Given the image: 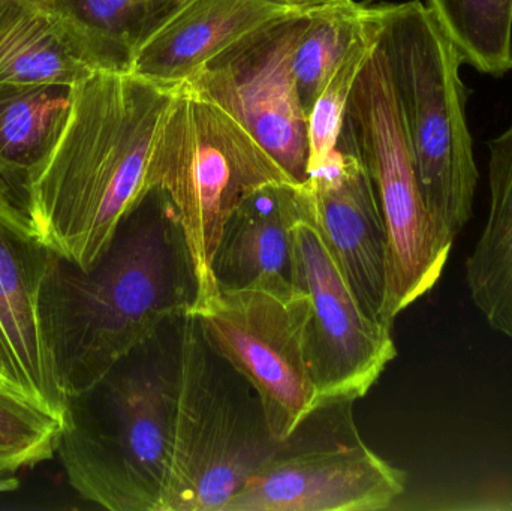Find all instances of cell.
<instances>
[{
  "mask_svg": "<svg viewBox=\"0 0 512 511\" xmlns=\"http://www.w3.org/2000/svg\"><path fill=\"white\" fill-rule=\"evenodd\" d=\"M197 296L179 219L150 192L89 269L54 255L39 297L42 333L66 399L98 383L120 360L182 317Z\"/></svg>",
  "mask_w": 512,
  "mask_h": 511,
  "instance_id": "obj_1",
  "label": "cell"
},
{
  "mask_svg": "<svg viewBox=\"0 0 512 511\" xmlns=\"http://www.w3.org/2000/svg\"><path fill=\"white\" fill-rule=\"evenodd\" d=\"M174 92L132 72L95 71L75 84L68 122L24 203L59 257L92 267L152 192L153 144Z\"/></svg>",
  "mask_w": 512,
  "mask_h": 511,
  "instance_id": "obj_2",
  "label": "cell"
},
{
  "mask_svg": "<svg viewBox=\"0 0 512 511\" xmlns=\"http://www.w3.org/2000/svg\"><path fill=\"white\" fill-rule=\"evenodd\" d=\"M182 317L167 321L98 383L66 399L56 455L74 491L102 509H164Z\"/></svg>",
  "mask_w": 512,
  "mask_h": 511,
  "instance_id": "obj_3",
  "label": "cell"
},
{
  "mask_svg": "<svg viewBox=\"0 0 512 511\" xmlns=\"http://www.w3.org/2000/svg\"><path fill=\"white\" fill-rule=\"evenodd\" d=\"M427 209L456 239L472 218L480 173L469 131L463 63L426 3L372 6Z\"/></svg>",
  "mask_w": 512,
  "mask_h": 511,
  "instance_id": "obj_4",
  "label": "cell"
},
{
  "mask_svg": "<svg viewBox=\"0 0 512 511\" xmlns=\"http://www.w3.org/2000/svg\"><path fill=\"white\" fill-rule=\"evenodd\" d=\"M149 179L179 219L197 284L195 302L218 290L213 257L231 213L262 186L294 183L230 111L189 86L176 89L162 117Z\"/></svg>",
  "mask_w": 512,
  "mask_h": 511,
  "instance_id": "obj_5",
  "label": "cell"
},
{
  "mask_svg": "<svg viewBox=\"0 0 512 511\" xmlns=\"http://www.w3.org/2000/svg\"><path fill=\"white\" fill-rule=\"evenodd\" d=\"M274 440L254 387L182 317L180 383L170 479L162 511H222L268 461Z\"/></svg>",
  "mask_w": 512,
  "mask_h": 511,
  "instance_id": "obj_6",
  "label": "cell"
},
{
  "mask_svg": "<svg viewBox=\"0 0 512 511\" xmlns=\"http://www.w3.org/2000/svg\"><path fill=\"white\" fill-rule=\"evenodd\" d=\"M337 147L361 162L375 189L387 234L382 318L393 326L400 312L438 284L454 239L438 227L427 209L379 42L358 72Z\"/></svg>",
  "mask_w": 512,
  "mask_h": 511,
  "instance_id": "obj_7",
  "label": "cell"
},
{
  "mask_svg": "<svg viewBox=\"0 0 512 511\" xmlns=\"http://www.w3.org/2000/svg\"><path fill=\"white\" fill-rule=\"evenodd\" d=\"M186 314L254 387L270 434L286 443L322 410L304 345L307 300L297 287L218 288Z\"/></svg>",
  "mask_w": 512,
  "mask_h": 511,
  "instance_id": "obj_8",
  "label": "cell"
},
{
  "mask_svg": "<svg viewBox=\"0 0 512 511\" xmlns=\"http://www.w3.org/2000/svg\"><path fill=\"white\" fill-rule=\"evenodd\" d=\"M303 194L295 222L292 284L306 296L304 345L322 408L364 398L397 350L391 324L364 311L313 221Z\"/></svg>",
  "mask_w": 512,
  "mask_h": 511,
  "instance_id": "obj_9",
  "label": "cell"
},
{
  "mask_svg": "<svg viewBox=\"0 0 512 511\" xmlns=\"http://www.w3.org/2000/svg\"><path fill=\"white\" fill-rule=\"evenodd\" d=\"M309 12L256 30L183 84L230 111L297 185L309 174V141L292 57Z\"/></svg>",
  "mask_w": 512,
  "mask_h": 511,
  "instance_id": "obj_10",
  "label": "cell"
},
{
  "mask_svg": "<svg viewBox=\"0 0 512 511\" xmlns=\"http://www.w3.org/2000/svg\"><path fill=\"white\" fill-rule=\"evenodd\" d=\"M405 471L376 455L358 435L346 443L295 447L274 456L222 511H378L406 491Z\"/></svg>",
  "mask_w": 512,
  "mask_h": 511,
  "instance_id": "obj_11",
  "label": "cell"
},
{
  "mask_svg": "<svg viewBox=\"0 0 512 511\" xmlns=\"http://www.w3.org/2000/svg\"><path fill=\"white\" fill-rule=\"evenodd\" d=\"M56 252L0 189V374L11 392L62 422L66 407L42 333L39 297Z\"/></svg>",
  "mask_w": 512,
  "mask_h": 511,
  "instance_id": "obj_12",
  "label": "cell"
},
{
  "mask_svg": "<svg viewBox=\"0 0 512 511\" xmlns=\"http://www.w3.org/2000/svg\"><path fill=\"white\" fill-rule=\"evenodd\" d=\"M301 186L313 221L358 302L370 317L385 323L387 234L363 165L336 147L310 168Z\"/></svg>",
  "mask_w": 512,
  "mask_h": 511,
  "instance_id": "obj_13",
  "label": "cell"
},
{
  "mask_svg": "<svg viewBox=\"0 0 512 511\" xmlns=\"http://www.w3.org/2000/svg\"><path fill=\"white\" fill-rule=\"evenodd\" d=\"M300 12L277 0H194L141 48L129 72L179 89L236 42Z\"/></svg>",
  "mask_w": 512,
  "mask_h": 511,
  "instance_id": "obj_14",
  "label": "cell"
},
{
  "mask_svg": "<svg viewBox=\"0 0 512 511\" xmlns=\"http://www.w3.org/2000/svg\"><path fill=\"white\" fill-rule=\"evenodd\" d=\"M301 207V185L295 183H273L249 194L222 231L212 264L216 287H294L292 230Z\"/></svg>",
  "mask_w": 512,
  "mask_h": 511,
  "instance_id": "obj_15",
  "label": "cell"
},
{
  "mask_svg": "<svg viewBox=\"0 0 512 511\" xmlns=\"http://www.w3.org/2000/svg\"><path fill=\"white\" fill-rule=\"evenodd\" d=\"M92 71L129 72L141 48L194 0H44Z\"/></svg>",
  "mask_w": 512,
  "mask_h": 511,
  "instance_id": "obj_16",
  "label": "cell"
},
{
  "mask_svg": "<svg viewBox=\"0 0 512 511\" xmlns=\"http://www.w3.org/2000/svg\"><path fill=\"white\" fill-rule=\"evenodd\" d=\"M72 86H0V189L24 210L27 189L68 122Z\"/></svg>",
  "mask_w": 512,
  "mask_h": 511,
  "instance_id": "obj_17",
  "label": "cell"
},
{
  "mask_svg": "<svg viewBox=\"0 0 512 511\" xmlns=\"http://www.w3.org/2000/svg\"><path fill=\"white\" fill-rule=\"evenodd\" d=\"M489 182V219L466 261V284L490 327L512 338V125L489 143Z\"/></svg>",
  "mask_w": 512,
  "mask_h": 511,
  "instance_id": "obj_18",
  "label": "cell"
},
{
  "mask_svg": "<svg viewBox=\"0 0 512 511\" xmlns=\"http://www.w3.org/2000/svg\"><path fill=\"white\" fill-rule=\"evenodd\" d=\"M44 0H0V86H72L92 74Z\"/></svg>",
  "mask_w": 512,
  "mask_h": 511,
  "instance_id": "obj_19",
  "label": "cell"
},
{
  "mask_svg": "<svg viewBox=\"0 0 512 511\" xmlns=\"http://www.w3.org/2000/svg\"><path fill=\"white\" fill-rule=\"evenodd\" d=\"M462 56L481 74L501 78L512 71V0H426Z\"/></svg>",
  "mask_w": 512,
  "mask_h": 511,
  "instance_id": "obj_20",
  "label": "cell"
},
{
  "mask_svg": "<svg viewBox=\"0 0 512 511\" xmlns=\"http://www.w3.org/2000/svg\"><path fill=\"white\" fill-rule=\"evenodd\" d=\"M366 11V5L354 0H337L307 15L292 57L298 96L307 116L340 57L363 29Z\"/></svg>",
  "mask_w": 512,
  "mask_h": 511,
  "instance_id": "obj_21",
  "label": "cell"
},
{
  "mask_svg": "<svg viewBox=\"0 0 512 511\" xmlns=\"http://www.w3.org/2000/svg\"><path fill=\"white\" fill-rule=\"evenodd\" d=\"M376 42H378V27L373 18L372 6H367L363 29L355 36L345 54L340 57L339 63L325 81L307 116L309 170L336 149L352 87Z\"/></svg>",
  "mask_w": 512,
  "mask_h": 511,
  "instance_id": "obj_22",
  "label": "cell"
},
{
  "mask_svg": "<svg viewBox=\"0 0 512 511\" xmlns=\"http://www.w3.org/2000/svg\"><path fill=\"white\" fill-rule=\"evenodd\" d=\"M60 426L62 422L44 408L0 387V477L53 458Z\"/></svg>",
  "mask_w": 512,
  "mask_h": 511,
  "instance_id": "obj_23",
  "label": "cell"
},
{
  "mask_svg": "<svg viewBox=\"0 0 512 511\" xmlns=\"http://www.w3.org/2000/svg\"><path fill=\"white\" fill-rule=\"evenodd\" d=\"M277 2L301 9V11H313V9L322 8V6L330 5V3L337 2V0H277Z\"/></svg>",
  "mask_w": 512,
  "mask_h": 511,
  "instance_id": "obj_24",
  "label": "cell"
},
{
  "mask_svg": "<svg viewBox=\"0 0 512 511\" xmlns=\"http://www.w3.org/2000/svg\"><path fill=\"white\" fill-rule=\"evenodd\" d=\"M20 486V480L15 476L0 477V494L15 491Z\"/></svg>",
  "mask_w": 512,
  "mask_h": 511,
  "instance_id": "obj_25",
  "label": "cell"
},
{
  "mask_svg": "<svg viewBox=\"0 0 512 511\" xmlns=\"http://www.w3.org/2000/svg\"><path fill=\"white\" fill-rule=\"evenodd\" d=\"M0 387H5V389H8V387L5 386V383H3L2 374H0Z\"/></svg>",
  "mask_w": 512,
  "mask_h": 511,
  "instance_id": "obj_26",
  "label": "cell"
}]
</instances>
